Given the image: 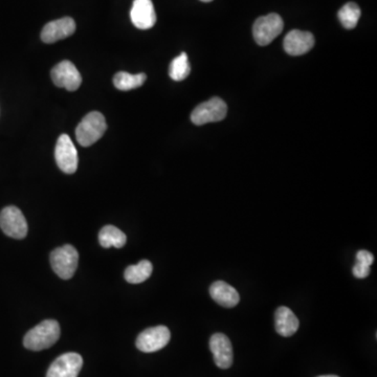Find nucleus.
Masks as SVG:
<instances>
[{
    "label": "nucleus",
    "instance_id": "1",
    "mask_svg": "<svg viewBox=\"0 0 377 377\" xmlns=\"http://www.w3.org/2000/svg\"><path fill=\"white\" fill-rule=\"evenodd\" d=\"M60 325L55 319H45L30 329L24 340L26 349L41 351L52 347L60 337Z\"/></svg>",
    "mask_w": 377,
    "mask_h": 377
},
{
    "label": "nucleus",
    "instance_id": "25",
    "mask_svg": "<svg viewBox=\"0 0 377 377\" xmlns=\"http://www.w3.org/2000/svg\"><path fill=\"white\" fill-rule=\"evenodd\" d=\"M200 1H204V3H211L213 0H200Z\"/></svg>",
    "mask_w": 377,
    "mask_h": 377
},
{
    "label": "nucleus",
    "instance_id": "18",
    "mask_svg": "<svg viewBox=\"0 0 377 377\" xmlns=\"http://www.w3.org/2000/svg\"><path fill=\"white\" fill-rule=\"evenodd\" d=\"M153 265L148 260H141L139 264L130 265L125 270V280L130 284L145 282L152 274Z\"/></svg>",
    "mask_w": 377,
    "mask_h": 377
},
{
    "label": "nucleus",
    "instance_id": "4",
    "mask_svg": "<svg viewBox=\"0 0 377 377\" xmlns=\"http://www.w3.org/2000/svg\"><path fill=\"white\" fill-rule=\"evenodd\" d=\"M284 22L280 15L268 14L258 18L253 26L254 39L261 46L272 43L282 33Z\"/></svg>",
    "mask_w": 377,
    "mask_h": 377
},
{
    "label": "nucleus",
    "instance_id": "11",
    "mask_svg": "<svg viewBox=\"0 0 377 377\" xmlns=\"http://www.w3.org/2000/svg\"><path fill=\"white\" fill-rule=\"evenodd\" d=\"M315 42V37L310 32L292 30L284 38L283 46L290 56H302L313 49Z\"/></svg>",
    "mask_w": 377,
    "mask_h": 377
},
{
    "label": "nucleus",
    "instance_id": "10",
    "mask_svg": "<svg viewBox=\"0 0 377 377\" xmlns=\"http://www.w3.org/2000/svg\"><path fill=\"white\" fill-rule=\"evenodd\" d=\"M83 366V358L75 352L59 356L47 371L46 377H78Z\"/></svg>",
    "mask_w": 377,
    "mask_h": 377
},
{
    "label": "nucleus",
    "instance_id": "2",
    "mask_svg": "<svg viewBox=\"0 0 377 377\" xmlns=\"http://www.w3.org/2000/svg\"><path fill=\"white\" fill-rule=\"evenodd\" d=\"M107 129L105 116L101 112L86 114L76 129V137L81 146L89 147L97 143Z\"/></svg>",
    "mask_w": 377,
    "mask_h": 377
},
{
    "label": "nucleus",
    "instance_id": "3",
    "mask_svg": "<svg viewBox=\"0 0 377 377\" xmlns=\"http://www.w3.org/2000/svg\"><path fill=\"white\" fill-rule=\"evenodd\" d=\"M79 263V254L73 245H67L64 247L54 249L51 254V264L54 272L61 279L69 280L73 278Z\"/></svg>",
    "mask_w": 377,
    "mask_h": 377
},
{
    "label": "nucleus",
    "instance_id": "23",
    "mask_svg": "<svg viewBox=\"0 0 377 377\" xmlns=\"http://www.w3.org/2000/svg\"><path fill=\"white\" fill-rule=\"evenodd\" d=\"M356 262H360V263L367 264V265L371 266L372 265L373 262H374V256H373L370 252L362 249V251H360L356 254Z\"/></svg>",
    "mask_w": 377,
    "mask_h": 377
},
{
    "label": "nucleus",
    "instance_id": "6",
    "mask_svg": "<svg viewBox=\"0 0 377 377\" xmlns=\"http://www.w3.org/2000/svg\"><path fill=\"white\" fill-rule=\"evenodd\" d=\"M227 106L220 98H212L198 105L191 114V121L198 126L219 122L227 116Z\"/></svg>",
    "mask_w": 377,
    "mask_h": 377
},
{
    "label": "nucleus",
    "instance_id": "15",
    "mask_svg": "<svg viewBox=\"0 0 377 377\" xmlns=\"http://www.w3.org/2000/svg\"><path fill=\"white\" fill-rule=\"evenodd\" d=\"M277 333L282 337H290L298 331L300 322L288 307H279L274 313Z\"/></svg>",
    "mask_w": 377,
    "mask_h": 377
},
{
    "label": "nucleus",
    "instance_id": "8",
    "mask_svg": "<svg viewBox=\"0 0 377 377\" xmlns=\"http://www.w3.org/2000/svg\"><path fill=\"white\" fill-rule=\"evenodd\" d=\"M55 159L59 169L64 173L73 174L77 171L79 164L78 151L69 135L62 134L59 137L55 149Z\"/></svg>",
    "mask_w": 377,
    "mask_h": 377
},
{
    "label": "nucleus",
    "instance_id": "21",
    "mask_svg": "<svg viewBox=\"0 0 377 377\" xmlns=\"http://www.w3.org/2000/svg\"><path fill=\"white\" fill-rule=\"evenodd\" d=\"M360 7L356 3H348L339 11V19L342 26L347 30H352L358 26L360 18Z\"/></svg>",
    "mask_w": 377,
    "mask_h": 377
},
{
    "label": "nucleus",
    "instance_id": "19",
    "mask_svg": "<svg viewBox=\"0 0 377 377\" xmlns=\"http://www.w3.org/2000/svg\"><path fill=\"white\" fill-rule=\"evenodd\" d=\"M147 76L145 73H137L131 75L126 71H119L114 78V84L116 89L122 91L135 89L141 87L146 81Z\"/></svg>",
    "mask_w": 377,
    "mask_h": 377
},
{
    "label": "nucleus",
    "instance_id": "17",
    "mask_svg": "<svg viewBox=\"0 0 377 377\" xmlns=\"http://www.w3.org/2000/svg\"><path fill=\"white\" fill-rule=\"evenodd\" d=\"M126 235L114 225H106L99 233V243L105 249L114 247L121 249L126 243Z\"/></svg>",
    "mask_w": 377,
    "mask_h": 377
},
{
    "label": "nucleus",
    "instance_id": "24",
    "mask_svg": "<svg viewBox=\"0 0 377 377\" xmlns=\"http://www.w3.org/2000/svg\"><path fill=\"white\" fill-rule=\"evenodd\" d=\"M319 377H339V376H337V375H322V376H319Z\"/></svg>",
    "mask_w": 377,
    "mask_h": 377
},
{
    "label": "nucleus",
    "instance_id": "14",
    "mask_svg": "<svg viewBox=\"0 0 377 377\" xmlns=\"http://www.w3.org/2000/svg\"><path fill=\"white\" fill-rule=\"evenodd\" d=\"M210 349L215 364L220 369H229L233 365V347L223 333H215L210 340Z\"/></svg>",
    "mask_w": 377,
    "mask_h": 377
},
{
    "label": "nucleus",
    "instance_id": "22",
    "mask_svg": "<svg viewBox=\"0 0 377 377\" xmlns=\"http://www.w3.org/2000/svg\"><path fill=\"white\" fill-rule=\"evenodd\" d=\"M370 270V266L367 265V264L360 263V262H356L353 268V274L356 278L365 279L369 276Z\"/></svg>",
    "mask_w": 377,
    "mask_h": 377
},
{
    "label": "nucleus",
    "instance_id": "12",
    "mask_svg": "<svg viewBox=\"0 0 377 377\" xmlns=\"http://www.w3.org/2000/svg\"><path fill=\"white\" fill-rule=\"evenodd\" d=\"M131 21L139 30H149L157 22L155 6L151 0H134L130 12Z\"/></svg>",
    "mask_w": 377,
    "mask_h": 377
},
{
    "label": "nucleus",
    "instance_id": "13",
    "mask_svg": "<svg viewBox=\"0 0 377 377\" xmlns=\"http://www.w3.org/2000/svg\"><path fill=\"white\" fill-rule=\"evenodd\" d=\"M76 30L73 18L64 17L49 22L41 32V39L45 43H55L71 36Z\"/></svg>",
    "mask_w": 377,
    "mask_h": 377
},
{
    "label": "nucleus",
    "instance_id": "16",
    "mask_svg": "<svg viewBox=\"0 0 377 377\" xmlns=\"http://www.w3.org/2000/svg\"><path fill=\"white\" fill-rule=\"evenodd\" d=\"M210 295L215 302L225 308H231L238 304L240 296L238 292L225 281H216L210 288Z\"/></svg>",
    "mask_w": 377,
    "mask_h": 377
},
{
    "label": "nucleus",
    "instance_id": "7",
    "mask_svg": "<svg viewBox=\"0 0 377 377\" xmlns=\"http://www.w3.org/2000/svg\"><path fill=\"white\" fill-rule=\"evenodd\" d=\"M170 339H171L170 330L166 326H157L148 328L139 333L137 339V347L141 352L151 353L165 348Z\"/></svg>",
    "mask_w": 377,
    "mask_h": 377
},
{
    "label": "nucleus",
    "instance_id": "20",
    "mask_svg": "<svg viewBox=\"0 0 377 377\" xmlns=\"http://www.w3.org/2000/svg\"><path fill=\"white\" fill-rule=\"evenodd\" d=\"M190 71H191V67L186 53H182L170 64L169 75L174 81H184L190 75Z\"/></svg>",
    "mask_w": 377,
    "mask_h": 377
},
{
    "label": "nucleus",
    "instance_id": "5",
    "mask_svg": "<svg viewBox=\"0 0 377 377\" xmlns=\"http://www.w3.org/2000/svg\"><path fill=\"white\" fill-rule=\"evenodd\" d=\"M0 227L11 238L24 239L28 235L26 217L16 207H7L0 212Z\"/></svg>",
    "mask_w": 377,
    "mask_h": 377
},
{
    "label": "nucleus",
    "instance_id": "9",
    "mask_svg": "<svg viewBox=\"0 0 377 377\" xmlns=\"http://www.w3.org/2000/svg\"><path fill=\"white\" fill-rule=\"evenodd\" d=\"M53 82L58 87L65 88L69 91H75L82 83V77L73 62L69 60L58 63L51 73Z\"/></svg>",
    "mask_w": 377,
    "mask_h": 377
}]
</instances>
